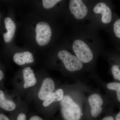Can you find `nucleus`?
<instances>
[{"instance_id": "obj_1", "label": "nucleus", "mask_w": 120, "mask_h": 120, "mask_svg": "<svg viewBox=\"0 0 120 120\" xmlns=\"http://www.w3.org/2000/svg\"><path fill=\"white\" fill-rule=\"evenodd\" d=\"M61 112L65 120H79L81 110L79 106L68 95L64 97L60 102Z\"/></svg>"}, {"instance_id": "obj_2", "label": "nucleus", "mask_w": 120, "mask_h": 120, "mask_svg": "<svg viewBox=\"0 0 120 120\" xmlns=\"http://www.w3.org/2000/svg\"><path fill=\"white\" fill-rule=\"evenodd\" d=\"M72 49L77 58L82 63H88L93 59V52L90 48L82 39L75 40L72 45Z\"/></svg>"}, {"instance_id": "obj_3", "label": "nucleus", "mask_w": 120, "mask_h": 120, "mask_svg": "<svg viewBox=\"0 0 120 120\" xmlns=\"http://www.w3.org/2000/svg\"><path fill=\"white\" fill-rule=\"evenodd\" d=\"M57 56L68 71H75L80 70L82 68V62L76 56L72 55L67 50L60 51Z\"/></svg>"}, {"instance_id": "obj_4", "label": "nucleus", "mask_w": 120, "mask_h": 120, "mask_svg": "<svg viewBox=\"0 0 120 120\" xmlns=\"http://www.w3.org/2000/svg\"><path fill=\"white\" fill-rule=\"evenodd\" d=\"M36 40L40 46L45 45L49 43L52 37V31L49 24L41 22L36 26Z\"/></svg>"}, {"instance_id": "obj_5", "label": "nucleus", "mask_w": 120, "mask_h": 120, "mask_svg": "<svg viewBox=\"0 0 120 120\" xmlns=\"http://www.w3.org/2000/svg\"><path fill=\"white\" fill-rule=\"evenodd\" d=\"M69 8L71 13L78 20L83 19L88 13L87 7L82 0H70Z\"/></svg>"}, {"instance_id": "obj_6", "label": "nucleus", "mask_w": 120, "mask_h": 120, "mask_svg": "<svg viewBox=\"0 0 120 120\" xmlns=\"http://www.w3.org/2000/svg\"><path fill=\"white\" fill-rule=\"evenodd\" d=\"M93 11L95 14L101 15V21L104 24H108L112 21V10L103 2L98 3L94 7Z\"/></svg>"}, {"instance_id": "obj_7", "label": "nucleus", "mask_w": 120, "mask_h": 120, "mask_svg": "<svg viewBox=\"0 0 120 120\" xmlns=\"http://www.w3.org/2000/svg\"><path fill=\"white\" fill-rule=\"evenodd\" d=\"M88 102L90 106L91 115L93 117H97L102 111L103 99L99 95L93 94L89 97Z\"/></svg>"}, {"instance_id": "obj_8", "label": "nucleus", "mask_w": 120, "mask_h": 120, "mask_svg": "<svg viewBox=\"0 0 120 120\" xmlns=\"http://www.w3.org/2000/svg\"><path fill=\"white\" fill-rule=\"evenodd\" d=\"M53 80L50 78H45L43 80L41 89L39 91L38 97L41 101H45L52 92L55 88Z\"/></svg>"}, {"instance_id": "obj_9", "label": "nucleus", "mask_w": 120, "mask_h": 120, "mask_svg": "<svg viewBox=\"0 0 120 120\" xmlns=\"http://www.w3.org/2000/svg\"><path fill=\"white\" fill-rule=\"evenodd\" d=\"M5 27L7 30V33L3 34L4 41L8 43L12 40L15 30L16 26L15 23L9 17H7L4 20Z\"/></svg>"}, {"instance_id": "obj_10", "label": "nucleus", "mask_w": 120, "mask_h": 120, "mask_svg": "<svg viewBox=\"0 0 120 120\" xmlns=\"http://www.w3.org/2000/svg\"><path fill=\"white\" fill-rule=\"evenodd\" d=\"M13 60L16 64L19 65L26 64H31L34 61L32 54L28 52L15 54L13 56Z\"/></svg>"}, {"instance_id": "obj_11", "label": "nucleus", "mask_w": 120, "mask_h": 120, "mask_svg": "<svg viewBox=\"0 0 120 120\" xmlns=\"http://www.w3.org/2000/svg\"><path fill=\"white\" fill-rule=\"evenodd\" d=\"M22 73L24 82V88H26L34 86L37 81L33 70L30 67H27L23 70Z\"/></svg>"}, {"instance_id": "obj_12", "label": "nucleus", "mask_w": 120, "mask_h": 120, "mask_svg": "<svg viewBox=\"0 0 120 120\" xmlns=\"http://www.w3.org/2000/svg\"><path fill=\"white\" fill-rule=\"evenodd\" d=\"M0 106L3 109L8 111H12L16 108L15 103L5 99L4 94L1 90L0 91Z\"/></svg>"}, {"instance_id": "obj_13", "label": "nucleus", "mask_w": 120, "mask_h": 120, "mask_svg": "<svg viewBox=\"0 0 120 120\" xmlns=\"http://www.w3.org/2000/svg\"><path fill=\"white\" fill-rule=\"evenodd\" d=\"M107 86L109 90L116 91L117 99L120 102V83L110 82L108 83Z\"/></svg>"}, {"instance_id": "obj_14", "label": "nucleus", "mask_w": 120, "mask_h": 120, "mask_svg": "<svg viewBox=\"0 0 120 120\" xmlns=\"http://www.w3.org/2000/svg\"><path fill=\"white\" fill-rule=\"evenodd\" d=\"M62 0H42V5L44 8L49 9L52 8Z\"/></svg>"}, {"instance_id": "obj_15", "label": "nucleus", "mask_w": 120, "mask_h": 120, "mask_svg": "<svg viewBox=\"0 0 120 120\" xmlns=\"http://www.w3.org/2000/svg\"><path fill=\"white\" fill-rule=\"evenodd\" d=\"M56 101L55 93L52 92L44 101L43 105L44 107H47L54 102Z\"/></svg>"}, {"instance_id": "obj_16", "label": "nucleus", "mask_w": 120, "mask_h": 120, "mask_svg": "<svg viewBox=\"0 0 120 120\" xmlns=\"http://www.w3.org/2000/svg\"><path fill=\"white\" fill-rule=\"evenodd\" d=\"M113 30L116 37L120 38V19L116 20L113 24Z\"/></svg>"}, {"instance_id": "obj_17", "label": "nucleus", "mask_w": 120, "mask_h": 120, "mask_svg": "<svg viewBox=\"0 0 120 120\" xmlns=\"http://www.w3.org/2000/svg\"><path fill=\"white\" fill-rule=\"evenodd\" d=\"M112 71L114 77L120 81V65H114L112 68Z\"/></svg>"}, {"instance_id": "obj_18", "label": "nucleus", "mask_w": 120, "mask_h": 120, "mask_svg": "<svg viewBox=\"0 0 120 120\" xmlns=\"http://www.w3.org/2000/svg\"><path fill=\"white\" fill-rule=\"evenodd\" d=\"M64 91L62 89H59L57 90L55 93L56 101H61L64 98Z\"/></svg>"}, {"instance_id": "obj_19", "label": "nucleus", "mask_w": 120, "mask_h": 120, "mask_svg": "<svg viewBox=\"0 0 120 120\" xmlns=\"http://www.w3.org/2000/svg\"><path fill=\"white\" fill-rule=\"evenodd\" d=\"M26 115L24 113H21L19 114L16 120H26Z\"/></svg>"}, {"instance_id": "obj_20", "label": "nucleus", "mask_w": 120, "mask_h": 120, "mask_svg": "<svg viewBox=\"0 0 120 120\" xmlns=\"http://www.w3.org/2000/svg\"><path fill=\"white\" fill-rule=\"evenodd\" d=\"M0 120H9L8 117L4 114H0Z\"/></svg>"}, {"instance_id": "obj_21", "label": "nucleus", "mask_w": 120, "mask_h": 120, "mask_svg": "<svg viewBox=\"0 0 120 120\" xmlns=\"http://www.w3.org/2000/svg\"><path fill=\"white\" fill-rule=\"evenodd\" d=\"M29 120H43L42 118L38 116H34L31 117Z\"/></svg>"}, {"instance_id": "obj_22", "label": "nucleus", "mask_w": 120, "mask_h": 120, "mask_svg": "<svg viewBox=\"0 0 120 120\" xmlns=\"http://www.w3.org/2000/svg\"><path fill=\"white\" fill-rule=\"evenodd\" d=\"M102 120H114V119L112 117L109 116L105 117Z\"/></svg>"}, {"instance_id": "obj_23", "label": "nucleus", "mask_w": 120, "mask_h": 120, "mask_svg": "<svg viewBox=\"0 0 120 120\" xmlns=\"http://www.w3.org/2000/svg\"><path fill=\"white\" fill-rule=\"evenodd\" d=\"M4 76V74L1 70L0 71V80H1L3 79Z\"/></svg>"}, {"instance_id": "obj_24", "label": "nucleus", "mask_w": 120, "mask_h": 120, "mask_svg": "<svg viewBox=\"0 0 120 120\" xmlns=\"http://www.w3.org/2000/svg\"><path fill=\"white\" fill-rule=\"evenodd\" d=\"M116 120H120V112L116 116Z\"/></svg>"}]
</instances>
